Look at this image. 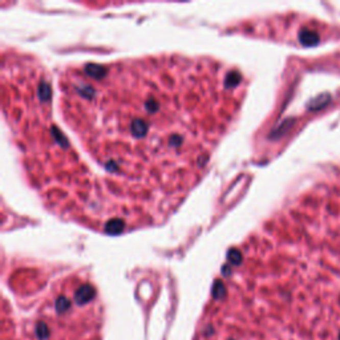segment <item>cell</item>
Listing matches in <instances>:
<instances>
[{"label": "cell", "instance_id": "1", "mask_svg": "<svg viewBox=\"0 0 340 340\" xmlns=\"http://www.w3.org/2000/svg\"><path fill=\"white\" fill-rule=\"evenodd\" d=\"M170 67V61L149 60L88 64L65 76V104L76 107L65 110L77 114L65 121L87 123L88 128L72 130L107 173L105 181L129 180L152 191L180 193L190 182L189 173L209 161L217 132L201 128L207 118L196 117V107L189 105L197 97L182 96L197 70L193 64L177 84L181 76H166Z\"/></svg>", "mask_w": 340, "mask_h": 340}]
</instances>
